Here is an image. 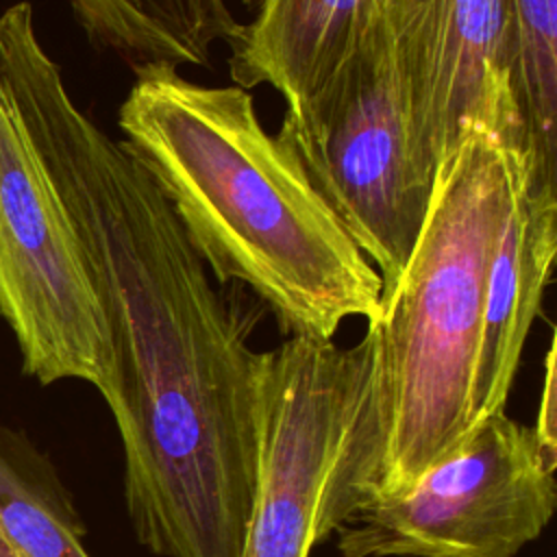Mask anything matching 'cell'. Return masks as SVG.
<instances>
[{
	"label": "cell",
	"mask_w": 557,
	"mask_h": 557,
	"mask_svg": "<svg viewBox=\"0 0 557 557\" xmlns=\"http://www.w3.org/2000/svg\"><path fill=\"white\" fill-rule=\"evenodd\" d=\"M242 2H244V4H246V7H250V4H252V2H255V0H242Z\"/></svg>",
	"instance_id": "2e32d148"
},
{
	"label": "cell",
	"mask_w": 557,
	"mask_h": 557,
	"mask_svg": "<svg viewBox=\"0 0 557 557\" xmlns=\"http://www.w3.org/2000/svg\"><path fill=\"white\" fill-rule=\"evenodd\" d=\"M0 557H17V555L13 553V548L9 546L7 537L2 535V531H0Z\"/></svg>",
	"instance_id": "9a60e30c"
},
{
	"label": "cell",
	"mask_w": 557,
	"mask_h": 557,
	"mask_svg": "<svg viewBox=\"0 0 557 557\" xmlns=\"http://www.w3.org/2000/svg\"><path fill=\"white\" fill-rule=\"evenodd\" d=\"M0 531L17 557H89L59 483L9 448L0 433Z\"/></svg>",
	"instance_id": "4fadbf2b"
},
{
	"label": "cell",
	"mask_w": 557,
	"mask_h": 557,
	"mask_svg": "<svg viewBox=\"0 0 557 557\" xmlns=\"http://www.w3.org/2000/svg\"><path fill=\"white\" fill-rule=\"evenodd\" d=\"M555 355H557V337L553 335L548 352H546L540 413H537V424H535L533 433H535L544 455L550 461L557 463V442H555V433H557V424H555V416H557V407H555V400H557V392H555Z\"/></svg>",
	"instance_id": "5bb4252c"
},
{
	"label": "cell",
	"mask_w": 557,
	"mask_h": 557,
	"mask_svg": "<svg viewBox=\"0 0 557 557\" xmlns=\"http://www.w3.org/2000/svg\"><path fill=\"white\" fill-rule=\"evenodd\" d=\"M383 0H259L228 41L235 85L272 87L285 111L300 107L333 72Z\"/></svg>",
	"instance_id": "30bf717a"
},
{
	"label": "cell",
	"mask_w": 557,
	"mask_h": 557,
	"mask_svg": "<svg viewBox=\"0 0 557 557\" xmlns=\"http://www.w3.org/2000/svg\"><path fill=\"white\" fill-rule=\"evenodd\" d=\"M278 135L385 294L411 257L431 187L416 170L407 85L383 2L313 94L283 113Z\"/></svg>",
	"instance_id": "277c9868"
},
{
	"label": "cell",
	"mask_w": 557,
	"mask_h": 557,
	"mask_svg": "<svg viewBox=\"0 0 557 557\" xmlns=\"http://www.w3.org/2000/svg\"><path fill=\"white\" fill-rule=\"evenodd\" d=\"M70 2L89 41L122 57L131 70L148 63L205 67L213 46L228 44L239 30L226 0Z\"/></svg>",
	"instance_id": "8fae6325"
},
{
	"label": "cell",
	"mask_w": 557,
	"mask_h": 557,
	"mask_svg": "<svg viewBox=\"0 0 557 557\" xmlns=\"http://www.w3.org/2000/svg\"><path fill=\"white\" fill-rule=\"evenodd\" d=\"M507 194L498 131L472 133L440 168L411 257L363 335L366 374L318 503L315 544L407 490L470 431L483 278Z\"/></svg>",
	"instance_id": "3957f363"
},
{
	"label": "cell",
	"mask_w": 557,
	"mask_h": 557,
	"mask_svg": "<svg viewBox=\"0 0 557 557\" xmlns=\"http://www.w3.org/2000/svg\"><path fill=\"white\" fill-rule=\"evenodd\" d=\"M503 137L509 152V194L483 278L472 424L505 411L557 255V185L537 178L520 135Z\"/></svg>",
	"instance_id": "9c48e42d"
},
{
	"label": "cell",
	"mask_w": 557,
	"mask_h": 557,
	"mask_svg": "<svg viewBox=\"0 0 557 557\" xmlns=\"http://www.w3.org/2000/svg\"><path fill=\"white\" fill-rule=\"evenodd\" d=\"M361 337H287L265 350L261 446L242 557H309L318 503L366 374Z\"/></svg>",
	"instance_id": "52a82bcc"
},
{
	"label": "cell",
	"mask_w": 557,
	"mask_h": 557,
	"mask_svg": "<svg viewBox=\"0 0 557 557\" xmlns=\"http://www.w3.org/2000/svg\"><path fill=\"white\" fill-rule=\"evenodd\" d=\"M407 85L418 176L476 131H520L505 61L507 0H383Z\"/></svg>",
	"instance_id": "ba28073f"
},
{
	"label": "cell",
	"mask_w": 557,
	"mask_h": 557,
	"mask_svg": "<svg viewBox=\"0 0 557 557\" xmlns=\"http://www.w3.org/2000/svg\"><path fill=\"white\" fill-rule=\"evenodd\" d=\"M505 61L524 150L557 185V0H507Z\"/></svg>",
	"instance_id": "7c38bea8"
},
{
	"label": "cell",
	"mask_w": 557,
	"mask_h": 557,
	"mask_svg": "<svg viewBox=\"0 0 557 557\" xmlns=\"http://www.w3.org/2000/svg\"><path fill=\"white\" fill-rule=\"evenodd\" d=\"M0 315L24 372L78 379L102 398L113 381L107 320L46 163L0 76Z\"/></svg>",
	"instance_id": "8992f818"
},
{
	"label": "cell",
	"mask_w": 557,
	"mask_h": 557,
	"mask_svg": "<svg viewBox=\"0 0 557 557\" xmlns=\"http://www.w3.org/2000/svg\"><path fill=\"white\" fill-rule=\"evenodd\" d=\"M557 505L555 461L531 426L505 411L466 437L407 490L355 511L337 529L342 557H513Z\"/></svg>",
	"instance_id": "5b68a950"
},
{
	"label": "cell",
	"mask_w": 557,
	"mask_h": 557,
	"mask_svg": "<svg viewBox=\"0 0 557 557\" xmlns=\"http://www.w3.org/2000/svg\"><path fill=\"white\" fill-rule=\"evenodd\" d=\"M117 109L122 146L150 176L220 285L242 283L287 337L333 339L370 322L383 283L239 85L148 63Z\"/></svg>",
	"instance_id": "7a4b0ae2"
},
{
	"label": "cell",
	"mask_w": 557,
	"mask_h": 557,
	"mask_svg": "<svg viewBox=\"0 0 557 557\" xmlns=\"http://www.w3.org/2000/svg\"><path fill=\"white\" fill-rule=\"evenodd\" d=\"M22 120L100 300L124 448V498L159 557H242L252 509L265 352L213 289L170 205L122 141L63 87Z\"/></svg>",
	"instance_id": "6da1fadb"
}]
</instances>
